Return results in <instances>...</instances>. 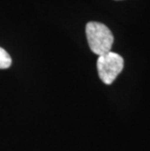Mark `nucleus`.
<instances>
[{
  "label": "nucleus",
  "mask_w": 150,
  "mask_h": 151,
  "mask_svg": "<svg viewBox=\"0 0 150 151\" xmlns=\"http://www.w3.org/2000/svg\"><path fill=\"white\" fill-rule=\"evenodd\" d=\"M86 36L93 53L98 57L110 52L114 37L106 25L98 22H90L86 25Z\"/></svg>",
  "instance_id": "nucleus-1"
},
{
  "label": "nucleus",
  "mask_w": 150,
  "mask_h": 151,
  "mask_svg": "<svg viewBox=\"0 0 150 151\" xmlns=\"http://www.w3.org/2000/svg\"><path fill=\"white\" fill-rule=\"evenodd\" d=\"M97 67L101 81L104 84L110 85L123 70L124 60L120 55L110 51L98 57Z\"/></svg>",
  "instance_id": "nucleus-2"
},
{
  "label": "nucleus",
  "mask_w": 150,
  "mask_h": 151,
  "mask_svg": "<svg viewBox=\"0 0 150 151\" xmlns=\"http://www.w3.org/2000/svg\"><path fill=\"white\" fill-rule=\"evenodd\" d=\"M12 59L3 48L0 47V69H6L11 66Z\"/></svg>",
  "instance_id": "nucleus-3"
}]
</instances>
